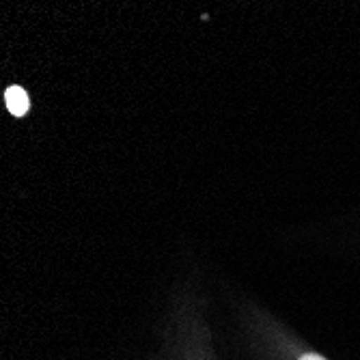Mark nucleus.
I'll return each mask as SVG.
<instances>
[{
  "instance_id": "f257e3e1",
  "label": "nucleus",
  "mask_w": 360,
  "mask_h": 360,
  "mask_svg": "<svg viewBox=\"0 0 360 360\" xmlns=\"http://www.w3.org/2000/svg\"><path fill=\"white\" fill-rule=\"evenodd\" d=\"M5 102H7V108L11 110V115H15V117H22V115L28 110V95H26L24 89H20V86L7 89V93H5Z\"/></svg>"
},
{
  "instance_id": "f03ea898",
  "label": "nucleus",
  "mask_w": 360,
  "mask_h": 360,
  "mask_svg": "<svg viewBox=\"0 0 360 360\" xmlns=\"http://www.w3.org/2000/svg\"><path fill=\"white\" fill-rule=\"evenodd\" d=\"M300 360H326V358H321V356H317V354H304Z\"/></svg>"
}]
</instances>
